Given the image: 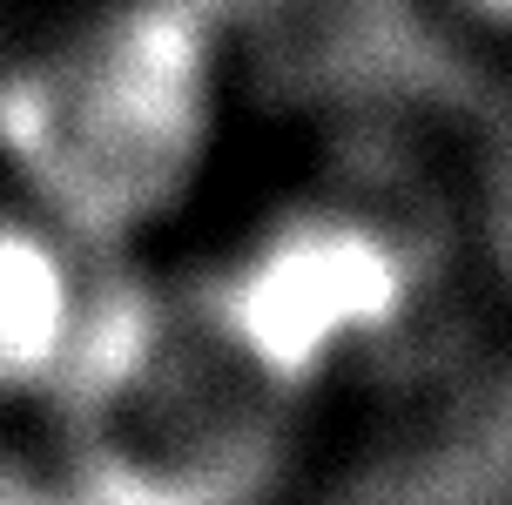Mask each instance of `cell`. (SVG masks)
Instances as JSON below:
<instances>
[{"mask_svg": "<svg viewBox=\"0 0 512 505\" xmlns=\"http://www.w3.org/2000/svg\"><path fill=\"white\" fill-rule=\"evenodd\" d=\"M81 371L88 505H256L290 452L297 391L256 364L250 317L216 303L149 310L122 351Z\"/></svg>", "mask_w": 512, "mask_h": 505, "instance_id": "1", "label": "cell"}, {"mask_svg": "<svg viewBox=\"0 0 512 505\" xmlns=\"http://www.w3.org/2000/svg\"><path fill=\"white\" fill-rule=\"evenodd\" d=\"M459 14H465L472 27L499 34V41H512V0H459Z\"/></svg>", "mask_w": 512, "mask_h": 505, "instance_id": "2", "label": "cell"}]
</instances>
